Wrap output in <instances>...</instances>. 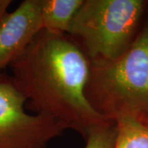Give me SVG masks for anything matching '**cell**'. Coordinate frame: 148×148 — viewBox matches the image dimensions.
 I'll return each mask as SVG.
<instances>
[{
    "instance_id": "cell-5",
    "label": "cell",
    "mask_w": 148,
    "mask_h": 148,
    "mask_svg": "<svg viewBox=\"0 0 148 148\" xmlns=\"http://www.w3.org/2000/svg\"><path fill=\"white\" fill-rule=\"evenodd\" d=\"M41 0H24L0 18V72L7 68L42 30Z\"/></svg>"
},
{
    "instance_id": "cell-8",
    "label": "cell",
    "mask_w": 148,
    "mask_h": 148,
    "mask_svg": "<svg viewBox=\"0 0 148 148\" xmlns=\"http://www.w3.org/2000/svg\"><path fill=\"white\" fill-rule=\"evenodd\" d=\"M116 122L106 120L90 128L85 148H114L116 139Z\"/></svg>"
},
{
    "instance_id": "cell-3",
    "label": "cell",
    "mask_w": 148,
    "mask_h": 148,
    "mask_svg": "<svg viewBox=\"0 0 148 148\" xmlns=\"http://www.w3.org/2000/svg\"><path fill=\"white\" fill-rule=\"evenodd\" d=\"M147 6L144 0H84L68 35L90 61L115 58L135 40Z\"/></svg>"
},
{
    "instance_id": "cell-10",
    "label": "cell",
    "mask_w": 148,
    "mask_h": 148,
    "mask_svg": "<svg viewBox=\"0 0 148 148\" xmlns=\"http://www.w3.org/2000/svg\"><path fill=\"white\" fill-rule=\"evenodd\" d=\"M147 123H148V121H147Z\"/></svg>"
},
{
    "instance_id": "cell-1",
    "label": "cell",
    "mask_w": 148,
    "mask_h": 148,
    "mask_svg": "<svg viewBox=\"0 0 148 148\" xmlns=\"http://www.w3.org/2000/svg\"><path fill=\"white\" fill-rule=\"evenodd\" d=\"M9 68L26 109L35 114L52 119L84 139L91 127L107 120L86 97L90 59L68 34L41 30Z\"/></svg>"
},
{
    "instance_id": "cell-2",
    "label": "cell",
    "mask_w": 148,
    "mask_h": 148,
    "mask_svg": "<svg viewBox=\"0 0 148 148\" xmlns=\"http://www.w3.org/2000/svg\"><path fill=\"white\" fill-rule=\"evenodd\" d=\"M90 62L85 94L107 120L148 121V13L132 45L119 57Z\"/></svg>"
},
{
    "instance_id": "cell-9",
    "label": "cell",
    "mask_w": 148,
    "mask_h": 148,
    "mask_svg": "<svg viewBox=\"0 0 148 148\" xmlns=\"http://www.w3.org/2000/svg\"><path fill=\"white\" fill-rule=\"evenodd\" d=\"M11 0H0V18L3 16L7 12H8V8L12 4Z\"/></svg>"
},
{
    "instance_id": "cell-7",
    "label": "cell",
    "mask_w": 148,
    "mask_h": 148,
    "mask_svg": "<svg viewBox=\"0 0 148 148\" xmlns=\"http://www.w3.org/2000/svg\"><path fill=\"white\" fill-rule=\"evenodd\" d=\"M115 122L114 148H148V123L133 118H122Z\"/></svg>"
},
{
    "instance_id": "cell-6",
    "label": "cell",
    "mask_w": 148,
    "mask_h": 148,
    "mask_svg": "<svg viewBox=\"0 0 148 148\" xmlns=\"http://www.w3.org/2000/svg\"><path fill=\"white\" fill-rule=\"evenodd\" d=\"M84 0H41L42 30L68 34Z\"/></svg>"
},
{
    "instance_id": "cell-4",
    "label": "cell",
    "mask_w": 148,
    "mask_h": 148,
    "mask_svg": "<svg viewBox=\"0 0 148 148\" xmlns=\"http://www.w3.org/2000/svg\"><path fill=\"white\" fill-rule=\"evenodd\" d=\"M66 130L52 119L27 113L11 76L0 72V148H45Z\"/></svg>"
}]
</instances>
